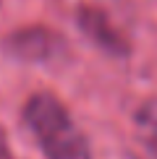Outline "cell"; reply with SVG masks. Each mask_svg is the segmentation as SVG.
Returning <instances> with one entry per match:
<instances>
[{
    "instance_id": "obj_1",
    "label": "cell",
    "mask_w": 157,
    "mask_h": 159,
    "mask_svg": "<svg viewBox=\"0 0 157 159\" xmlns=\"http://www.w3.org/2000/svg\"><path fill=\"white\" fill-rule=\"evenodd\" d=\"M24 117L47 159H92L87 136L52 94H34L24 107Z\"/></svg>"
},
{
    "instance_id": "obj_2",
    "label": "cell",
    "mask_w": 157,
    "mask_h": 159,
    "mask_svg": "<svg viewBox=\"0 0 157 159\" xmlns=\"http://www.w3.org/2000/svg\"><path fill=\"white\" fill-rule=\"evenodd\" d=\"M78 24H81L84 34H89L97 44H102L105 50H110V52H123L126 44H123L121 37H118V31L110 26V21H107L105 13L94 11V8H84L81 13H78Z\"/></svg>"
},
{
    "instance_id": "obj_3",
    "label": "cell",
    "mask_w": 157,
    "mask_h": 159,
    "mask_svg": "<svg viewBox=\"0 0 157 159\" xmlns=\"http://www.w3.org/2000/svg\"><path fill=\"white\" fill-rule=\"evenodd\" d=\"M13 44H16V50L21 52V55H26V57H31V55L47 57L50 52L58 47V39L52 37L50 31L37 29V31H21V34H16Z\"/></svg>"
},
{
    "instance_id": "obj_4",
    "label": "cell",
    "mask_w": 157,
    "mask_h": 159,
    "mask_svg": "<svg viewBox=\"0 0 157 159\" xmlns=\"http://www.w3.org/2000/svg\"><path fill=\"white\" fill-rule=\"evenodd\" d=\"M139 128H141V133L147 136V141L157 149V99H152V102H147L141 107V112H139Z\"/></svg>"
}]
</instances>
